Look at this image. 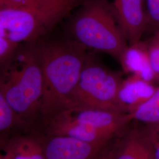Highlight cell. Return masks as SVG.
I'll list each match as a JSON object with an SVG mask.
<instances>
[{"label": "cell", "instance_id": "5bb4252c", "mask_svg": "<svg viewBox=\"0 0 159 159\" xmlns=\"http://www.w3.org/2000/svg\"><path fill=\"white\" fill-rule=\"evenodd\" d=\"M26 122L0 93V131L6 133L18 124L26 125Z\"/></svg>", "mask_w": 159, "mask_h": 159}, {"label": "cell", "instance_id": "5b68a950", "mask_svg": "<svg viewBox=\"0 0 159 159\" xmlns=\"http://www.w3.org/2000/svg\"><path fill=\"white\" fill-rule=\"evenodd\" d=\"M123 80L121 73L107 67L94 52H88L79 80L71 97L70 107L125 112L118 98Z\"/></svg>", "mask_w": 159, "mask_h": 159}, {"label": "cell", "instance_id": "6da1fadb", "mask_svg": "<svg viewBox=\"0 0 159 159\" xmlns=\"http://www.w3.org/2000/svg\"><path fill=\"white\" fill-rule=\"evenodd\" d=\"M43 75L40 114L47 120L71 107L87 48L71 38L36 41Z\"/></svg>", "mask_w": 159, "mask_h": 159}, {"label": "cell", "instance_id": "9a60e30c", "mask_svg": "<svg viewBox=\"0 0 159 159\" xmlns=\"http://www.w3.org/2000/svg\"><path fill=\"white\" fill-rule=\"evenodd\" d=\"M144 41L153 71L155 82L159 84V31L151 35Z\"/></svg>", "mask_w": 159, "mask_h": 159}, {"label": "cell", "instance_id": "7a4b0ae2", "mask_svg": "<svg viewBox=\"0 0 159 159\" xmlns=\"http://www.w3.org/2000/svg\"><path fill=\"white\" fill-rule=\"evenodd\" d=\"M43 87L36 41L21 43L11 60L1 68L0 93L29 123L40 113Z\"/></svg>", "mask_w": 159, "mask_h": 159}, {"label": "cell", "instance_id": "7c38bea8", "mask_svg": "<svg viewBox=\"0 0 159 159\" xmlns=\"http://www.w3.org/2000/svg\"><path fill=\"white\" fill-rule=\"evenodd\" d=\"M113 159H155L145 136L130 133L121 143Z\"/></svg>", "mask_w": 159, "mask_h": 159}, {"label": "cell", "instance_id": "ac0fdd59", "mask_svg": "<svg viewBox=\"0 0 159 159\" xmlns=\"http://www.w3.org/2000/svg\"><path fill=\"white\" fill-rule=\"evenodd\" d=\"M148 125L144 136L152 148L154 159H159V123Z\"/></svg>", "mask_w": 159, "mask_h": 159}, {"label": "cell", "instance_id": "3957f363", "mask_svg": "<svg viewBox=\"0 0 159 159\" xmlns=\"http://www.w3.org/2000/svg\"><path fill=\"white\" fill-rule=\"evenodd\" d=\"M85 0H26L14 9L0 10V35L18 43L46 37Z\"/></svg>", "mask_w": 159, "mask_h": 159}, {"label": "cell", "instance_id": "e0dca14e", "mask_svg": "<svg viewBox=\"0 0 159 159\" xmlns=\"http://www.w3.org/2000/svg\"><path fill=\"white\" fill-rule=\"evenodd\" d=\"M21 43L12 41L4 35H0V66L4 67L11 60Z\"/></svg>", "mask_w": 159, "mask_h": 159}, {"label": "cell", "instance_id": "8fae6325", "mask_svg": "<svg viewBox=\"0 0 159 159\" xmlns=\"http://www.w3.org/2000/svg\"><path fill=\"white\" fill-rule=\"evenodd\" d=\"M2 149V154L7 159H46L44 141L30 136L12 137Z\"/></svg>", "mask_w": 159, "mask_h": 159}, {"label": "cell", "instance_id": "4fadbf2b", "mask_svg": "<svg viewBox=\"0 0 159 159\" xmlns=\"http://www.w3.org/2000/svg\"><path fill=\"white\" fill-rule=\"evenodd\" d=\"M133 120L148 125L159 123V86L153 95L130 113Z\"/></svg>", "mask_w": 159, "mask_h": 159}, {"label": "cell", "instance_id": "d6986e66", "mask_svg": "<svg viewBox=\"0 0 159 159\" xmlns=\"http://www.w3.org/2000/svg\"><path fill=\"white\" fill-rule=\"evenodd\" d=\"M26 0H0V10L14 9L23 5Z\"/></svg>", "mask_w": 159, "mask_h": 159}, {"label": "cell", "instance_id": "ffe728a7", "mask_svg": "<svg viewBox=\"0 0 159 159\" xmlns=\"http://www.w3.org/2000/svg\"><path fill=\"white\" fill-rule=\"evenodd\" d=\"M0 159H7L6 157L2 154H1V155H0Z\"/></svg>", "mask_w": 159, "mask_h": 159}, {"label": "cell", "instance_id": "277c9868", "mask_svg": "<svg viewBox=\"0 0 159 159\" xmlns=\"http://www.w3.org/2000/svg\"><path fill=\"white\" fill-rule=\"evenodd\" d=\"M69 25L71 39L87 49L107 53L119 63L129 46L108 0H85Z\"/></svg>", "mask_w": 159, "mask_h": 159}, {"label": "cell", "instance_id": "9c48e42d", "mask_svg": "<svg viewBox=\"0 0 159 159\" xmlns=\"http://www.w3.org/2000/svg\"><path fill=\"white\" fill-rule=\"evenodd\" d=\"M157 87L142 78L130 75L123 80L118 98L121 106L126 113H130L146 102L153 95Z\"/></svg>", "mask_w": 159, "mask_h": 159}, {"label": "cell", "instance_id": "ba28073f", "mask_svg": "<svg viewBox=\"0 0 159 159\" xmlns=\"http://www.w3.org/2000/svg\"><path fill=\"white\" fill-rule=\"evenodd\" d=\"M46 121L49 136H67L102 148L118 136L112 132L86 127L57 116H53Z\"/></svg>", "mask_w": 159, "mask_h": 159}, {"label": "cell", "instance_id": "8992f818", "mask_svg": "<svg viewBox=\"0 0 159 159\" xmlns=\"http://www.w3.org/2000/svg\"><path fill=\"white\" fill-rule=\"evenodd\" d=\"M129 46L142 41L146 33L148 20L145 0L108 1Z\"/></svg>", "mask_w": 159, "mask_h": 159}, {"label": "cell", "instance_id": "52a82bcc", "mask_svg": "<svg viewBox=\"0 0 159 159\" xmlns=\"http://www.w3.org/2000/svg\"><path fill=\"white\" fill-rule=\"evenodd\" d=\"M44 147L46 159H100L104 148L64 135L49 136Z\"/></svg>", "mask_w": 159, "mask_h": 159}, {"label": "cell", "instance_id": "2e32d148", "mask_svg": "<svg viewBox=\"0 0 159 159\" xmlns=\"http://www.w3.org/2000/svg\"><path fill=\"white\" fill-rule=\"evenodd\" d=\"M148 25L146 33L152 35L159 31V0H145Z\"/></svg>", "mask_w": 159, "mask_h": 159}, {"label": "cell", "instance_id": "30bf717a", "mask_svg": "<svg viewBox=\"0 0 159 159\" xmlns=\"http://www.w3.org/2000/svg\"><path fill=\"white\" fill-rule=\"evenodd\" d=\"M120 64L125 73L155 84V77L144 41L129 46Z\"/></svg>", "mask_w": 159, "mask_h": 159}]
</instances>
